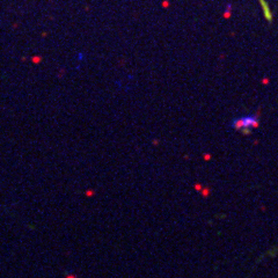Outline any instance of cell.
Instances as JSON below:
<instances>
[{"mask_svg":"<svg viewBox=\"0 0 278 278\" xmlns=\"http://www.w3.org/2000/svg\"><path fill=\"white\" fill-rule=\"evenodd\" d=\"M258 121L256 116H243L239 117L237 119L232 122V127L235 130H241V131H250L251 129L257 127Z\"/></svg>","mask_w":278,"mask_h":278,"instance_id":"obj_1","label":"cell"}]
</instances>
